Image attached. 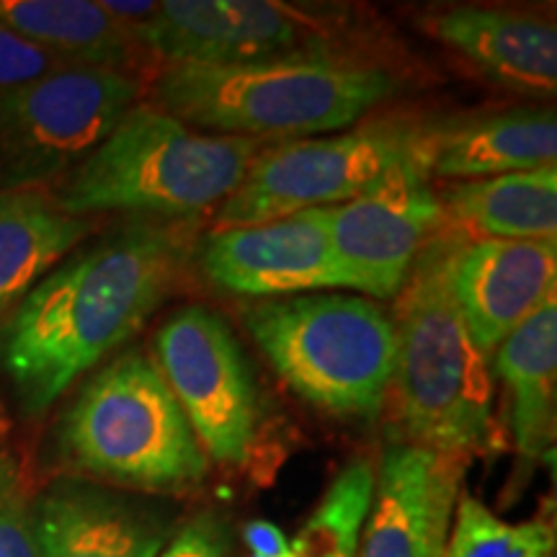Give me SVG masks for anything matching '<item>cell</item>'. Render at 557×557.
Returning <instances> with one entry per match:
<instances>
[{"label":"cell","instance_id":"6da1fadb","mask_svg":"<svg viewBox=\"0 0 557 557\" xmlns=\"http://www.w3.org/2000/svg\"><path fill=\"white\" fill-rule=\"evenodd\" d=\"M191 233L135 220L75 248L0 323V369L24 413L50 410L176 289Z\"/></svg>","mask_w":557,"mask_h":557},{"label":"cell","instance_id":"7a4b0ae2","mask_svg":"<svg viewBox=\"0 0 557 557\" xmlns=\"http://www.w3.org/2000/svg\"><path fill=\"white\" fill-rule=\"evenodd\" d=\"M465 240L444 220L400 289L393 387L408 444L468 459L493 444L496 393L491 359L472 341L451 287Z\"/></svg>","mask_w":557,"mask_h":557},{"label":"cell","instance_id":"3957f363","mask_svg":"<svg viewBox=\"0 0 557 557\" xmlns=\"http://www.w3.org/2000/svg\"><path fill=\"white\" fill-rule=\"evenodd\" d=\"M261 150V139L201 135L158 103H135L52 197L75 218L189 220L238 189Z\"/></svg>","mask_w":557,"mask_h":557},{"label":"cell","instance_id":"277c9868","mask_svg":"<svg viewBox=\"0 0 557 557\" xmlns=\"http://www.w3.org/2000/svg\"><path fill=\"white\" fill-rule=\"evenodd\" d=\"M54 444L75 475L152 496L197 491L209 472L184 410L139 348L96 367L60 416Z\"/></svg>","mask_w":557,"mask_h":557},{"label":"cell","instance_id":"5b68a950","mask_svg":"<svg viewBox=\"0 0 557 557\" xmlns=\"http://www.w3.org/2000/svg\"><path fill=\"white\" fill-rule=\"evenodd\" d=\"M387 70L325 58L165 65L158 107L214 135L269 139L346 129L395 94Z\"/></svg>","mask_w":557,"mask_h":557},{"label":"cell","instance_id":"8992f818","mask_svg":"<svg viewBox=\"0 0 557 557\" xmlns=\"http://www.w3.org/2000/svg\"><path fill=\"white\" fill-rule=\"evenodd\" d=\"M243 323L297 398L336 418L382 413L398 329L380 302L320 292L263 299L243 310Z\"/></svg>","mask_w":557,"mask_h":557},{"label":"cell","instance_id":"52a82bcc","mask_svg":"<svg viewBox=\"0 0 557 557\" xmlns=\"http://www.w3.org/2000/svg\"><path fill=\"white\" fill-rule=\"evenodd\" d=\"M137 75L65 67L0 96V189L60 184L139 99Z\"/></svg>","mask_w":557,"mask_h":557},{"label":"cell","instance_id":"ba28073f","mask_svg":"<svg viewBox=\"0 0 557 557\" xmlns=\"http://www.w3.org/2000/svg\"><path fill=\"white\" fill-rule=\"evenodd\" d=\"M152 351L205 455L227 468L246 465L259 436L261 398L227 320L207 305H184L156 331Z\"/></svg>","mask_w":557,"mask_h":557},{"label":"cell","instance_id":"9c48e42d","mask_svg":"<svg viewBox=\"0 0 557 557\" xmlns=\"http://www.w3.org/2000/svg\"><path fill=\"white\" fill-rule=\"evenodd\" d=\"M408 124L377 122L261 150L218 209V230L261 225L315 207L346 205L413 152Z\"/></svg>","mask_w":557,"mask_h":557},{"label":"cell","instance_id":"30bf717a","mask_svg":"<svg viewBox=\"0 0 557 557\" xmlns=\"http://www.w3.org/2000/svg\"><path fill=\"white\" fill-rule=\"evenodd\" d=\"M442 227V201L410 152L359 197L329 207V240L341 284L377 299L398 297L416 259Z\"/></svg>","mask_w":557,"mask_h":557},{"label":"cell","instance_id":"8fae6325","mask_svg":"<svg viewBox=\"0 0 557 557\" xmlns=\"http://www.w3.org/2000/svg\"><path fill=\"white\" fill-rule=\"evenodd\" d=\"M143 52L165 65H246L305 58L315 32L295 11L261 0H169L132 26Z\"/></svg>","mask_w":557,"mask_h":557},{"label":"cell","instance_id":"7c38bea8","mask_svg":"<svg viewBox=\"0 0 557 557\" xmlns=\"http://www.w3.org/2000/svg\"><path fill=\"white\" fill-rule=\"evenodd\" d=\"M199 267L214 287L240 297L278 299L344 287L329 240V207L214 230L201 243Z\"/></svg>","mask_w":557,"mask_h":557},{"label":"cell","instance_id":"4fadbf2b","mask_svg":"<svg viewBox=\"0 0 557 557\" xmlns=\"http://www.w3.org/2000/svg\"><path fill=\"white\" fill-rule=\"evenodd\" d=\"M465 468L462 457L389 444L374 470L357 557H444Z\"/></svg>","mask_w":557,"mask_h":557},{"label":"cell","instance_id":"5bb4252c","mask_svg":"<svg viewBox=\"0 0 557 557\" xmlns=\"http://www.w3.org/2000/svg\"><path fill=\"white\" fill-rule=\"evenodd\" d=\"M451 287L472 341L491 359L519 325L555 302L557 240H465Z\"/></svg>","mask_w":557,"mask_h":557},{"label":"cell","instance_id":"9a60e30c","mask_svg":"<svg viewBox=\"0 0 557 557\" xmlns=\"http://www.w3.org/2000/svg\"><path fill=\"white\" fill-rule=\"evenodd\" d=\"M32 519L39 557H160L171 540L158 506L83 478L47 485Z\"/></svg>","mask_w":557,"mask_h":557},{"label":"cell","instance_id":"2e32d148","mask_svg":"<svg viewBox=\"0 0 557 557\" xmlns=\"http://www.w3.org/2000/svg\"><path fill=\"white\" fill-rule=\"evenodd\" d=\"M413 156L421 169L444 178H493L557 165L553 109H506L447 127L416 132Z\"/></svg>","mask_w":557,"mask_h":557},{"label":"cell","instance_id":"e0dca14e","mask_svg":"<svg viewBox=\"0 0 557 557\" xmlns=\"http://www.w3.org/2000/svg\"><path fill=\"white\" fill-rule=\"evenodd\" d=\"M426 29L500 86L534 96L555 94L557 32L545 18L459 5L434 13Z\"/></svg>","mask_w":557,"mask_h":557},{"label":"cell","instance_id":"ac0fdd59","mask_svg":"<svg viewBox=\"0 0 557 557\" xmlns=\"http://www.w3.org/2000/svg\"><path fill=\"white\" fill-rule=\"evenodd\" d=\"M491 372L511 400V434L521 468H534L555 442L557 302L508 336L491 357Z\"/></svg>","mask_w":557,"mask_h":557},{"label":"cell","instance_id":"d6986e66","mask_svg":"<svg viewBox=\"0 0 557 557\" xmlns=\"http://www.w3.org/2000/svg\"><path fill=\"white\" fill-rule=\"evenodd\" d=\"M438 201L468 240H557V165L459 181Z\"/></svg>","mask_w":557,"mask_h":557},{"label":"cell","instance_id":"ffe728a7","mask_svg":"<svg viewBox=\"0 0 557 557\" xmlns=\"http://www.w3.org/2000/svg\"><path fill=\"white\" fill-rule=\"evenodd\" d=\"M96 222L60 209L45 189H0V318L94 233Z\"/></svg>","mask_w":557,"mask_h":557},{"label":"cell","instance_id":"44dd1931","mask_svg":"<svg viewBox=\"0 0 557 557\" xmlns=\"http://www.w3.org/2000/svg\"><path fill=\"white\" fill-rule=\"evenodd\" d=\"M0 24L70 67L135 73L143 47L99 0H0Z\"/></svg>","mask_w":557,"mask_h":557},{"label":"cell","instance_id":"7402d4cb","mask_svg":"<svg viewBox=\"0 0 557 557\" xmlns=\"http://www.w3.org/2000/svg\"><path fill=\"white\" fill-rule=\"evenodd\" d=\"M374 491V468L364 457L338 472L299 534L274 557H357Z\"/></svg>","mask_w":557,"mask_h":557},{"label":"cell","instance_id":"603a6c76","mask_svg":"<svg viewBox=\"0 0 557 557\" xmlns=\"http://www.w3.org/2000/svg\"><path fill=\"white\" fill-rule=\"evenodd\" d=\"M444 557H555V529L545 519L506 521L459 493Z\"/></svg>","mask_w":557,"mask_h":557},{"label":"cell","instance_id":"cb8c5ba5","mask_svg":"<svg viewBox=\"0 0 557 557\" xmlns=\"http://www.w3.org/2000/svg\"><path fill=\"white\" fill-rule=\"evenodd\" d=\"M0 557H39L32 498L11 449L0 447Z\"/></svg>","mask_w":557,"mask_h":557},{"label":"cell","instance_id":"d4e9b609","mask_svg":"<svg viewBox=\"0 0 557 557\" xmlns=\"http://www.w3.org/2000/svg\"><path fill=\"white\" fill-rule=\"evenodd\" d=\"M65 67L70 65L41 50L34 41L24 39L11 26L0 24V96L32 86V83Z\"/></svg>","mask_w":557,"mask_h":557},{"label":"cell","instance_id":"484cf974","mask_svg":"<svg viewBox=\"0 0 557 557\" xmlns=\"http://www.w3.org/2000/svg\"><path fill=\"white\" fill-rule=\"evenodd\" d=\"M160 557H227L225 529L212 513H199L173 534Z\"/></svg>","mask_w":557,"mask_h":557}]
</instances>
